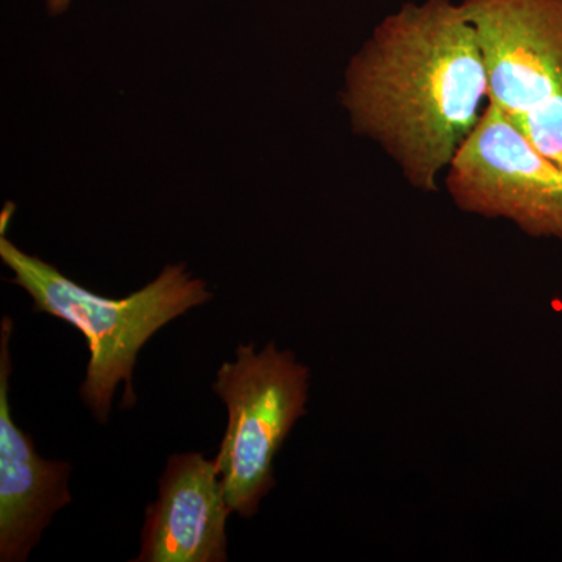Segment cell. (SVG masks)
<instances>
[{"mask_svg":"<svg viewBox=\"0 0 562 562\" xmlns=\"http://www.w3.org/2000/svg\"><path fill=\"white\" fill-rule=\"evenodd\" d=\"M458 209L513 222L562 241V166L542 154L505 111L487 101L446 172Z\"/></svg>","mask_w":562,"mask_h":562,"instance_id":"cell-4","label":"cell"},{"mask_svg":"<svg viewBox=\"0 0 562 562\" xmlns=\"http://www.w3.org/2000/svg\"><path fill=\"white\" fill-rule=\"evenodd\" d=\"M490 94L475 31L452 0L403 3L351 57L341 103L416 190L438 191Z\"/></svg>","mask_w":562,"mask_h":562,"instance_id":"cell-1","label":"cell"},{"mask_svg":"<svg viewBox=\"0 0 562 562\" xmlns=\"http://www.w3.org/2000/svg\"><path fill=\"white\" fill-rule=\"evenodd\" d=\"M490 94L519 117L562 91V0H462Z\"/></svg>","mask_w":562,"mask_h":562,"instance_id":"cell-5","label":"cell"},{"mask_svg":"<svg viewBox=\"0 0 562 562\" xmlns=\"http://www.w3.org/2000/svg\"><path fill=\"white\" fill-rule=\"evenodd\" d=\"M44 2H46L47 13L50 16H60V14L69 9L72 0H44Z\"/></svg>","mask_w":562,"mask_h":562,"instance_id":"cell-9","label":"cell"},{"mask_svg":"<svg viewBox=\"0 0 562 562\" xmlns=\"http://www.w3.org/2000/svg\"><path fill=\"white\" fill-rule=\"evenodd\" d=\"M13 211L9 202L0 214V260L14 273L11 283L33 299V312L50 314L87 338L91 357L80 397L95 419L106 422L121 382L125 405H135L133 369L144 344L181 314L210 302L213 294L187 266L176 265L166 266L157 279L128 297H102L14 246L5 236Z\"/></svg>","mask_w":562,"mask_h":562,"instance_id":"cell-2","label":"cell"},{"mask_svg":"<svg viewBox=\"0 0 562 562\" xmlns=\"http://www.w3.org/2000/svg\"><path fill=\"white\" fill-rule=\"evenodd\" d=\"M308 390L310 369L273 342L258 353L241 344L236 361L221 366L213 391L227 406L228 425L214 461L232 513L250 519L276 486L273 460L305 416Z\"/></svg>","mask_w":562,"mask_h":562,"instance_id":"cell-3","label":"cell"},{"mask_svg":"<svg viewBox=\"0 0 562 562\" xmlns=\"http://www.w3.org/2000/svg\"><path fill=\"white\" fill-rule=\"evenodd\" d=\"M158 486L133 562L227 561L225 522L232 509L216 461L201 453L172 454Z\"/></svg>","mask_w":562,"mask_h":562,"instance_id":"cell-7","label":"cell"},{"mask_svg":"<svg viewBox=\"0 0 562 562\" xmlns=\"http://www.w3.org/2000/svg\"><path fill=\"white\" fill-rule=\"evenodd\" d=\"M512 120L546 157L562 166V91Z\"/></svg>","mask_w":562,"mask_h":562,"instance_id":"cell-8","label":"cell"},{"mask_svg":"<svg viewBox=\"0 0 562 562\" xmlns=\"http://www.w3.org/2000/svg\"><path fill=\"white\" fill-rule=\"evenodd\" d=\"M11 331L13 321L5 316L0 328V561L22 562L72 497L69 462L43 460L11 417Z\"/></svg>","mask_w":562,"mask_h":562,"instance_id":"cell-6","label":"cell"}]
</instances>
